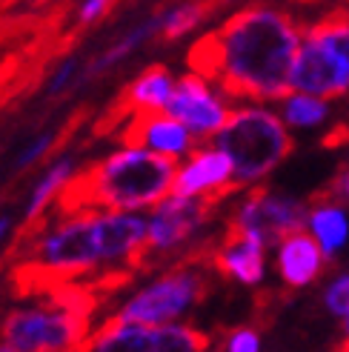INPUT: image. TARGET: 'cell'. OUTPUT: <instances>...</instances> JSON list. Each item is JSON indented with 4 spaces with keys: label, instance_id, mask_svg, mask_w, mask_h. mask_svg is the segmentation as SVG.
I'll use <instances>...</instances> for the list:
<instances>
[{
    "label": "cell",
    "instance_id": "obj_25",
    "mask_svg": "<svg viewBox=\"0 0 349 352\" xmlns=\"http://www.w3.org/2000/svg\"><path fill=\"white\" fill-rule=\"evenodd\" d=\"M329 201L346 204V206H349V166L333 181V186H329Z\"/></svg>",
    "mask_w": 349,
    "mask_h": 352
},
{
    "label": "cell",
    "instance_id": "obj_10",
    "mask_svg": "<svg viewBox=\"0 0 349 352\" xmlns=\"http://www.w3.org/2000/svg\"><path fill=\"white\" fill-rule=\"evenodd\" d=\"M166 112L172 118H178L181 123H186V129L201 140L215 138L232 115L229 107L223 103V98L212 89V80H206L198 72L183 75L174 83L172 98L166 103Z\"/></svg>",
    "mask_w": 349,
    "mask_h": 352
},
{
    "label": "cell",
    "instance_id": "obj_22",
    "mask_svg": "<svg viewBox=\"0 0 349 352\" xmlns=\"http://www.w3.org/2000/svg\"><path fill=\"white\" fill-rule=\"evenodd\" d=\"M226 352H260V338L258 332L243 327V329H235L229 341H226Z\"/></svg>",
    "mask_w": 349,
    "mask_h": 352
},
{
    "label": "cell",
    "instance_id": "obj_31",
    "mask_svg": "<svg viewBox=\"0 0 349 352\" xmlns=\"http://www.w3.org/2000/svg\"><path fill=\"white\" fill-rule=\"evenodd\" d=\"M338 352H349V338H346V344H344V346H341Z\"/></svg>",
    "mask_w": 349,
    "mask_h": 352
},
{
    "label": "cell",
    "instance_id": "obj_6",
    "mask_svg": "<svg viewBox=\"0 0 349 352\" xmlns=\"http://www.w3.org/2000/svg\"><path fill=\"white\" fill-rule=\"evenodd\" d=\"M203 332L181 324H135L109 318L78 352H206Z\"/></svg>",
    "mask_w": 349,
    "mask_h": 352
},
{
    "label": "cell",
    "instance_id": "obj_14",
    "mask_svg": "<svg viewBox=\"0 0 349 352\" xmlns=\"http://www.w3.org/2000/svg\"><path fill=\"white\" fill-rule=\"evenodd\" d=\"M326 267V252L318 243L315 235L309 232H292L278 243V272H281L284 284L289 287H306L318 280Z\"/></svg>",
    "mask_w": 349,
    "mask_h": 352
},
{
    "label": "cell",
    "instance_id": "obj_3",
    "mask_svg": "<svg viewBox=\"0 0 349 352\" xmlns=\"http://www.w3.org/2000/svg\"><path fill=\"white\" fill-rule=\"evenodd\" d=\"M92 289L60 284L49 307L17 309L3 321V341L14 352H78L92 336Z\"/></svg>",
    "mask_w": 349,
    "mask_h": 352
},
{
    "label": "cell",
    "instance_id": "obj_27",
    "mask_svg": "<svg viewBox=\"0 0 349 352\" xmlns=\"http://www.w3.org/2000/svg\"><path fill=\"white\" fill-rule=\"evenodd\" d=\"M338 144H349V115H346V120L341 123V126L326 138V146H338Z\"/></svg>",
    "mask_w": 349,
    "mask_h": 352
},
{
    "label": "cell",
    "instance_id": "obj_5",
    "mask_svg": "<svg viewBox=\"0 0 349 352\" xmlns=\"http://www.w3.org/2000/svg\"><path fill=\"white\" fill-rule=\"evenodd\" d=\"M292 89L326 100L349 92V17H324L306 32L292 66Z\"/></svg>",
    "mask_w": 349,
    "mask_h": 352
},
{
    "label": "cell",
    "instance_id": "obj_21",
    "mask_svg": "<svg viewBox=\"0 0 349 352\" xmlns=\"http://www.w3.org/2000/svg\"><path fill=\"white\" fill-rule=\"evenodd\" d=\"M324 304L333 315L346 318L349 315V275H338L335 280H329V287L324 292Z\"/></svg>",
    "mask_w": 349,
    "mask_h": 352
},
{
    "label": "cell",
    "instance_id": "obj_8",
    "mask_svg": "<svg viewBox=\"0 0 349 352\" xmlns=\"http://www.w3.org/2000/svg\"><path fill=\"white\" fill-rule=\"evenodd\" d=\"M223 198L226 195H174L172 192L161 204H155L152 218H149L146 255H152V252L164 255V252L181 250V246L212 218V212Z\"/></svg>",
    "mask_w": 349,
    "mask_h": 352
},
{
    "label": "cell",
    "instance_id": "obj_9",
    "mask_svg": "<svg viewBox=\"0 0 349 352\" xmlns=\"http://www.w3.org/2000/svg\"><path fill=\"white\" fill-rule=\"evenodd\" d=\"M306 223H309V209L301 201L275 195L269 189H252L235 209L229 230L249 232L269 246V243H281L292 232H301Z\"/></svg>",
    "mask_w": 349,
    "mask_h": 352
},
{
    "label": "cell",
    "instance_id": "obj_12",
    "mask_svg": "<svg viewBox=\"0 0 349 352\" xmlns=\"http://www.w3.org/2000/svg\"><path fill=\"white\" fill-rule=\"evenodd\" d=\"M192 138L195 135L186 129V123L172 118L166 109L135 112L129 115L126 129L120 132L124 146H141V149H152V152L172 155V157L186 155L192 149Z\"/></svg>",
    "mask_w": 349,
    "mask_h": 352
},
{
    "label": "cell",
    "instance_id": "obj_15",
    "mask_svg": "<svg viewBox=\"0 0 349 352\" xmlns=\"http://www.w3.org/2000/svg\"><path fill=\"white\" fill-rule=\"evenodd\" d=\"M174 80L166 66H149L146 72L137 75V80L120 95L117 107L112 109L115 118L120 115H135V112H161L172 98Z\"/></svg>",
    "mask_w": 349,
    "mask_h": 352
},
{
    "label": "cell",
    "instance_id": "obj_7",
    "mask_svg": "<svg viewBox=\"0 0 349 352\" xmlns=\"http://www.w3.org/2000/svg\"><path fill=\"white\" fill-rule=\"evenodd\" d=\"M206 292V280L201 272L178 267L161 275L155 284L135 292L129 301L117 309L115 318L135 321V324H174L181 315L201 301Z\"/></svg>",
    "mask_w": 349,
    "mask_h": 352
},
{
    "label": "cell",
    "instance_id": "obj_26",
    "mask_svg": "<svg viewBox=\"0 0 349 352\" xmlns=\"http://www.w3.org/2000/svg\"><path fill=\"white\" fill-rule=\"evenodd\" d=\"M112 3V0H86L83 9H80V23H92L95 17L103 14V9H106Z\"/></svg>",
    "mask_w": 349,
    "mask_h": 352
},
{
    "label": "cell",
    "instance_id": "obj_2",
    "mask_svg": "<svg viewBox=\"0 0 349 352\" xmlns=\"http://www.w3.org/2000/svg\"><path fill=\"white\" fill-rule=\"evenodd\" d=\"M178 157L141 146L112 152L100 164L75 175L58 195L60 212L75 209H124L141 212L172 195Z\"/></svg>",
    "mask_w": 349,
    "mask_h": 352
},
{
    "label": "cell",
    "instance_id": "obj_11",
    "mask_svg": "<svg viewBox=\"0 0 349 352\" xmlns=\"http://www.w3.org/2000/svg\"><path fill=\"white\" fill-rule=\"evenodd\" d=\"M172 192L174 195H232L238 192L232 157L221 146L195 149L189 161L178 166Z\"/></svg>",
    "mask_w": 349,
    "mask_h": 352
},
{
    "label": "cell",
    "instance_id": "obj_24",
    "mask_svg": "<svg viewBox=\"0 0 349 352\" xmlns=\"http://www.w3.org/2000/svg\"><path fill=\"white\" fill-rule=\"evenodd\" d=\"M75 69H78V63L75 60H66L58 72H55V78H52V83H49V92L52 95H58V92H63L69 83H72V78H75Z\"/></svg>",
    "mask_w": 349,
    "mask_h": 352
},
{
    "label": "cell",
    "instance_id": "obj_28",
    "mask_svg": "<svg viewBox=\"0 0 349 352\" xmlns=\"http://www.w3.org/2000/svg\"><path fill=\"white\" fill-rule=\"evenodd\" d=\"M6 230H9V218H0V241H3Z\"/></svg>",
    "mask_w": 349,
    "mask_h": 352
},
{
    "label": "cell",
    "instance_id": "obj_30",
    "mask_svg": "<svg viewBox=\"0 0 349 352\" xmlns=\"http://www.w3.org/2000/svg\"><path fill=\"white\" fill-rule=\"evenodd\" d=\"M344 332H346V338H349V315L344 318Z\"/></svg>",
    "mask_w": 349,
    "mask_h": 352
},
{
    "label": "cell",
    "instance_id": "obj_4",
    "mask_svg": "<svg viewBox=\"0 0 349 352\" xmlns=\"http://www.w3.org/2000/svg\"><path fill=\"white\" fill-rule=\"evenodd\" d=\"M215 146L232 157L235 186H249L284 161L292 152V135L286 120L264 107H240L229 115L215 135Z\"/></svg>",
    "mask_w": 349,
    "mask_h": 352
},
{
    "label": "cell",
    "instance_id": "obj_20",
    "mask_svg": "<svg viewBox=\"0 0 349 352\" xmlns=\"http://www.w3.org/2000/svg\"><path fill=\"white\" fill-rule=\"evenodd\" d=\"M209 9H212L209 3H186V6H178V9H172L169 14H164V26H161L164 41L183 38L186 32H192L209 14Z\"/></svg>",
    "mask_w": 349,
    "mask_h": 352
},
{
    "label": "cell",
    "instance_id": "obj_17",
    "mask_svg": "<svg viewBox=\"0 0 349 352\" xmlns=\"http://www.w3.org/2000/svg\"><path fill=\"white\" fill-rule=\"evenodd\" d=\"M309 230L318 238V243L324 246L326 255H335L344 250V243L349 238V221L344 215L341 204L326 201L309 209Z\"/></svg>",
    "mask_w": 349,
    "mask_h": 352
},
{
    "label": "cell",
    "instance_id": "obj_19",
    "mask_svg": "<svg viewBox=\"0 0 349 352\" xmlns=\"http://www.w3.org/2000/svg\"><path fill=\"white\" fill-rule=\"evenodd\" d=\"M161 26H164V17H149V21H144V23L137 26V29H132V32H129V34H126V38L120 41V43H115V46L106 52V55H100V58H98V60H95L89 69H86V78L106 72L109 66H115L117 60H124L132 49H137V46H141L146 38H152V34L158 32Z\"/></svg>",
    "mask_w": 349,
    "mask_h": 352
},
{
    "label": "cell",
    "instance_id": "obj_18",
    "mask_svg": "<svg viewBox=\"0 0 349 352\" xmlns=\"http://www.w3.org/2000/svg\"><path fill=\"white\" fill-rule=\"evenodd\" d=\"M281 118L289 123V126L309 129V126H318V123H324L329 118V103H326V98L309 95V92H295L292 89L284 98Z\"/></svg>",
    "mask_w": 349,
    "mask_h": 352
},
{
    "label": "cell",
    "instance_id": "obj_23",
    "mask_svg": "<svg viewBox=\"0 0 349 352\" xmlns=\"http://www.w3.org/2000/svg\"><path fill=\"white\" fill-rule=\"evenodd\" d=\"M52 144H55V135H41L38 140H32L29 149H23V155L17 157V169H26V166H32L34 161H41V157L52 149Z\"/></svg>",
    "mask_w": 349,
    "mask_h": 352
},
{
    "label": "cell",
    "instance_id": "obj_13",
    "mask_svg": "<svg viewBox=\"0 0 349 352\" xmlns=\"http://www.w3.org/2000/svg\"><path fill=\"white\" fill-rule=\"evenodd\" d=\"M264 250H267V243L260 238L229 230V235L215 250L212 263L226 278H235L238 284L255 287L264 280Z\"/></svg>",
    "mask_w": 349,
    "mask_h": 352
},
{
    "label": "cell",
    "instance_id": "obj_16",
    "mask_svg": "<svg viewBox=\"0 0 349 352\" xmlns=\"http://www.w3.org/2000/svg\"><path fill=\"white\" fill-rule=\"evenodd\" d=\"M75 178V161L72 157H60L58 164H52L46 169V175L38 181V186H34L32 192V198H29V206H26V218H23V226L21 230H29V226H34L43 215H46V209L52 206V201H55L63 186Z\"/></svg>",
    "mask_w": 349,
    "mask_h": 352
},
{
    "label": "cell",
    "instance_id": "obj_29",
    "mask_svg": "<svg viewBox=\"0 0 349 352\" xmlns=\"http://www.w3.org/2000/svg\"><path fill=\"white\" fill-rule=\"evenodd\" d=\"M0 352H14V349H12V346H9L6 341H3V344H0Z\"/></svg>",
    "mask_w": 349,
    "mask_h": 352
},
{
    "label": "cell",
    "instance_id": "obj_1",
    "mask_svg": "<svg viewBox=\"0 0 349 352\" xmlns=\"http://www.w3.org/2000/svg\"><path fill=\"white\" fill-rule=\"evenodd\" d=\"M295 21L272 6H249L189 49L192 72L240 100H284L292 92V66L301 49Z\"/></svg>",
    "mask_w": 349,
    "mask_h": 352
}]
</instances>
